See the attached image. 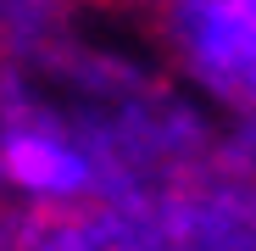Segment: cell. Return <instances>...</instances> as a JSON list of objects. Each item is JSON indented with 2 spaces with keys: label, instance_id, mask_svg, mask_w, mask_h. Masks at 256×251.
<instances>
[{
  "label": "cell",
  "instance_id": "6da1fadb",
  "mask_svg": "<svg viewBox=\"0 0 256 251\" xmlns=\"http://www.w3.org/2000/svg\"><path fill=\"white\" fill-rule=\"evenodd\" d=\"M0 173L28 195H84L90 190V162L50 134H12L0 151Z\"/></svg>",
  "mask_w": 256,
  "mask_h": 251
}]
</instances>
